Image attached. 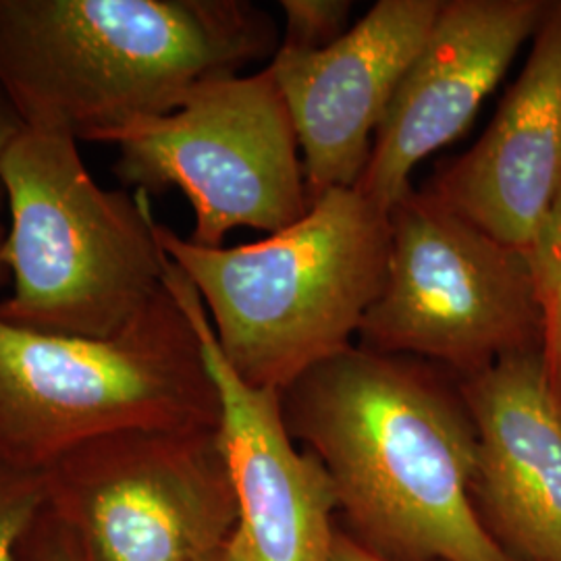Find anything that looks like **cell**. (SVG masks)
<instances>
[{
  "instance_id": "4",
  "label": "cell",
  "mask_w": 561,
  "mask_h": 561,
  "mask_svg": "<svg viewBox=\"0 0 561 561\" xmlns=\"http://www.w3.org/2000/svg\"><path fill=\"white\" fill-rule=\"evenodd\" d=\"M78 138L21 127L0 154L2 243L13 291L0 321L48 335L111 340L164 289L167 254L150 196L104 190Z\"/></svg>"
},
{
  "instance_id": "3",
  "label": "cell",
  "mask_w": 561,
  "mask_h": 561,
  "mask_svg": "<svg viewBox=\"0 0 561 561\" xmlns=\"http://www.w3.org/2000/svg\"><path fill=\"white\" fill-rule=\"evenodd\" d=\"M157 238L201 294L229 366L285 391L354 345L387 279L391 219L358 187H337L256 243L204 248L159 221Z\"/></svg>"
},
{
  "instance_id": "12",
  "label": "cell",
  "mask_w": 561,
  "mask_h": 561,
  "mask_svg": "<svg viewBox=\"0 0 561 561\" xmlns=\"http://www.w3.org/2000/svg\"><path fill=\"white\" fill-rule=\"evenodd\" d=\"M491 238L535 254L561 196V0L481 140L424 187Z\"/></svg>"
},
{
  "instance_id": "18",
  "label": "cell",
  "mask_w": 561,
  "mask_h": 561,
  "mask_svg": "<svg viewBox=\"0 0 561 561\" xmlns=\"http://www.w3.org/2000/svg\"><path fill=\"white\" fill-rule=\"evenodd\" d=\"M21 127H23V123L18 117V113L13 111L11 102L7 101V96L0 90V154H2L4 146L20 131ZM2 206H4V194H2V187H0V213H2Z\"/></svg>"
},
{
  "instance_id": "13",
  "label": "cell",
  "mask_w": 561,
  "mask_h": 561,
  "mask_svg": "<svg viewBox=\"0 0 561 561\" xmlns=\"http://www.w3.org/2000/svg\"><path fill=\"white\" fill-rule=\"evenodd\" d=\"M479 437L474 503L514 561H561V400L542 350L461 379Z\"/></svg>"
},
{
  "instance_id": "14",
  "label": "cell",
  "mask_w": 561,
  "mask_h": 561,
  "mask_svg": "<svg viewBox=\"0 0 561 561\" xmlns=\"http://www.w3.org/2000/svg\"><path fill=\"white\" fill-rule=\"evenodd\" d=\"M46 503L44 470L0 468V561H18V547Z\"/></svg>"
},
{
  "instance_id": "6",
  "label": "cell",
  "mask_w": 561,
  "mask_h": 561,
  "mask_svg": "<svg viewBox=\"0 0 561 561\" xmlns=\"http://www.w3.org/2000/svg\"><path fill=\"white\" fill-rule=\"evenodd\" d=\"M389 219L387 279L362 321L360 347L431 362L458 381L542 350L541 294L524 252L424 187L401 198Z\"/></svg>"
},
{
  "instance_id": "10",
  "label": "cell",
  "mask_w": 561,
  "mask_h": 561,
  "mask_svg": "<svg viewBox=\"0 0 561 561\" xmlns=\"http://www.w3.org/2000/svg\"><path fill=\"white\" fill-rule=\"evenodd\" d=\"M443 0H379L319 53L279 46L268 62L294 121L308 196L356 187L377 129Z\"/></svg>"
},
{
  "instance_id": "11",
  "label": "cell",
  "mask_w": 561,
  "mask_h": 561,
  "mask_svg": "<svg viewBox=\"0 0 561 561\" xmlns=\"http://www.w3.org/2000/svg\"><path fill=\"white\" fill-rule=\"evenodd\" d=\"M551 0H443L373 141L358 190L391 213L414 187L412 171L451 144L497 88Z\"/></svg>"
},
{
  "instance_id": "5",
  "label": "cell",
  "mask_w": 561,
  "mask_h": 561,
  "mask_svg": "<svg viewBox=\"0 0 561 561\" xmlns=\"http://www.w3.org/2000/svg\"><path fill=\"white\" fill-rule=\"evenodd\" d=\"M217 426L219 396L201 340L167 285L111 340L0 321V468L46 470L121 433Z\"/></svg>"
},
{
  "instance_id": "2",
  "label": "cell",
  "mask_w": 561,
  "mask_h": 561,
  "mask_svg": "<svg viewBox=\"0 0 561 561\" xmlns=\"http://www.w3.org/2000/svg\"><path fill=\"white\" fill-rule=\"evenodd\" d=\"M277 38L248 0H0V90L25 127L96 141L273 59Z\"/></svg>"
},
{
  "instance_id": "16",
  "label": "cell",
  "mask_w": 561,
  "mask_h": 561,
  "mask_svg": "<svg viewBox=\"0 0 561 561\" xmlns=\"http://www.w3.org/2000/svg\"><path fill=\"white\" fill-rule=\"evenodd\" d=\"M329 561H389L373 553L370 549H366L364 545L356 541L354 537H347L345 533H335L333 539V549H331V558Z\"/></svg>"
},
{
  "instance_id": "8",
  "label": "cell",
  "mask_w": 561,
  "mask_h": 561,
  "mask_svg": "<svg viewBox=\"0 0 561 561\" xmlns=\"http://www.w3.org/2000/svg\"><path fill=\"white\" fill-rule=\"evenodd\" d=\"M44 477L83 561H198L240 526L217 428L111 435Z\"/></svg>"
},
{
  "instance_id": "1",
  "label": "cell",
  "mask_w": 561,
  "mask_h": 561,
  "mask_svg": "<svg viewBox=\"0 0 561 561\" xmlns=\"http://www.w3.org/2000/svg\"><path fill=\"white\" fill-rule=\"evenodd\" d=\"M280 408L373 553L514 561L477 512V426L460 381L439 366L352 345L280 391Z\"/></svg>"
},
{
  "instance_id": "21",
  "label": "cell",
  "mask_w": 561,
  "mask_h": 561,
  "mask_svg": "<svg viewBox=\"0 0 561 561\" xmlns=\"http://www.w3.org/2000/svg\"><path fill=\"white\" fill-rule=\"evenodd\" d=\"M561 204V196H560V201H558V204H556V206H560Z\"/></svg>"
},
{
  "instance_id": "19",
  "label": "cell",
  "mask_w": 561,
  "mask_h": 561,
  "mask_svg": "<svg viewBox=\"0 0 561 561\" xmlns=\"http://www.w3.org/2000/svg\"><path fill=\"white\" fill-rule=\"evenodd\" d=\"M41 561H83V558L76 545H57L48 553H44Z\"/></svg>"
},
{
  "instance_id": "20",
  "label": "cell",
  "mask_w": 561,
  "mask_h": 561,
  "mask_svg": "<svg viewBox=\"0 0 561 561\" xmlns=\"http://www.w3.org/2000/svg\"><path fill=\"white\" fill-rule=\"evenodd\" d=\"M4 236H7V225L0 219V273L4 271V264H2V243H4Z\"/></svg>"
},
{
  "instance_id": "7",
  "label": "cell",
  "mask_w": 561,
  "mask_h": 561,
  "mask_svg": "<svg viewBox=\"0 0 561 561\" xmlns=\"http://www.w3.org/2000/svg\"><path fill=\"white\" fill-rule=\"evenodd\" d=\"M119 148L115 173L140 194L178 187L194 208L187 238L222 248L250 227L279 233L310 210L300 144L271 67L198 85L178 111L102 134Z\"/></svg>"
},
{
  "instance_id": "9",
  "label": "cell",
  "mask_w": 561,
  "mask_h": 561,
  "mask_svg": "<svg viewBox=\"0 0 561 561\" xmlns=\"http://www.w3.org/2000/svg\"><path fill=\"white\" fill-rule=\"evenodd\" d=\"M164 285L196 329L219 396L217 437L254 560L329 561L340 502L327 468L310 449L296 447L280 391L243 381L225 360L201 294L171 259Z\"/></svg>"
},
{
  "instance_id": "15",
  "label": "cell",
  "mask_w": 561,
  "mask_h": 561,
  "mask_svg": "<svg viewBox=\"0 0 561 561\" xmlns=\"http://www.w3.org/2000/svg\"><path fill=\"white\" fill-rule=\"evenodd\" d=\"M285 36L279 46L319 53L350 32L354 4L350 0H280Z\"/></svg>"
},
{
  "instance_id": "17",
  "label": "cell",
  "mask_w": 561,
  "mask_h": 561,
  "mask_svg": "<svg viewBox=\"0 0 561 561\" xmlns=\"http://www.w3.org/2000/svg\"><path fill=\"white\" fill-rule=\"evenodd\" d=\"M198 561H256L250 545L245 541V537L241 535L240 526L238 530L231 535V539L222 542L221 547L213 549L210 553H206L202 560Z\"/></svg>"
}]
</instances>
